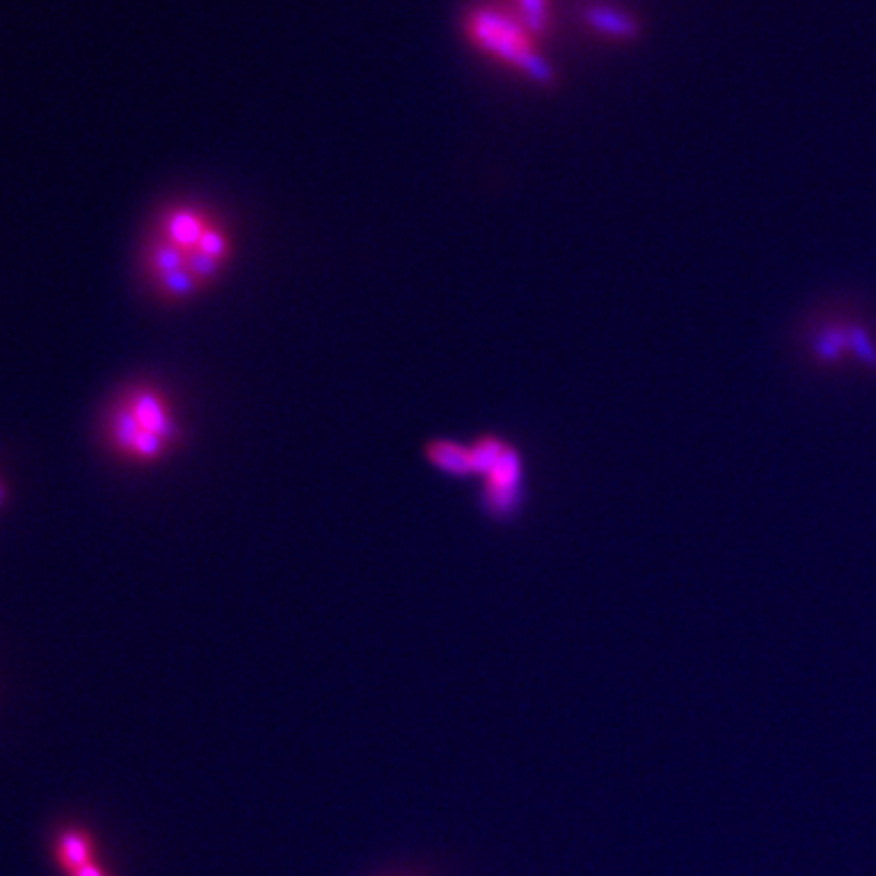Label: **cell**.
Instances as JSON below:
<instances>
[{
    "label": "cell",
    "instance_id": "obj_7",
    "mask_svg": "<svg viewBox=\"0 0 876 876\" xmlns=\"http://www.w3.org/2000/svg\"><path fill=\"white\" fill-rule=\"evenodd\" d=\"M587 22L594 27V30L602 32L604 37L636 39L640 35V27L636 20L609 8H592L587 13Z\"/></svg>",
    "mask_w": 876,
    "mask_h": 876
},
{
    "label": "cell",
    "instance_id": "obj_1",
    "mask_svg": "<svg viewBox=\"0 0 876 876\" xmlns=\"http://www.w3.org/2000/svg\"><path fill=\"white\" fill-rule=\"evenodd\" d=\"M232 217L200 198L164 200L144 224L134 268L139 288L164 307H181L217 288L237 261Z\"/></svg>",
    "mask_w": 876,
    "mask_h": 876
},
{
    "label": "cell",
    "instance_id": "obj_3",
    "mask_svg": "<svg viewBox=\"0 0 876 876\" xmlns=\"http://www.w3.org/2000/svg\"><path fill=\"white\" fill-rule=\"evenodd\" d=\"M465 35L475 49L502 64L504 69L521 73L543 88L555 81L553 69L538 52V39L509 8L507 13L494 10L490 5L470 10L465 18Z\"/></svg>",
    "mask_w": 876,
    "mask_h": 876
},
{
    "label": "cell",
    "instance_id": "obj_10",
    "mask_svg": "<svg viewBox=\"0 0 876 876\" xmlns=\"http://www.w3.org/2000/svg\"><path fill=\"white\" fill-rule=\"evenodd\" d=\"M73 876H112L108 869L103 867V864L100 862H93L91 867H86V869H81V872H76Z\"/></svg>",
    "mask_w": 876,
    "mask_h": 876
},
{
    "label": "cell",
    "instance_id": "obj_6",
    "mask_svg": "<svg viewBox=\"0 0 876 876\" xmlns=\"http://www.w3.org/2000/svg\"><path fill=\"white\" fill-rule=\"evenodd\" d=\"M424 456L438 473L453 477H468L470 470V446L453 441V438H438L424 446Z\"/></svg>",
    "mask_w": 876,
    "mask_h": 876
},
{
    "label": "cell",
    "instance_id": "obj_4",
    "mask_svg": "<svg viewBox=\"0 0 876 876\" xmlns=\"http://www.w3.org/2000/svg\"><path fill=\"white\" fill-rule=\"evenodd\" d=\"M470 446L468 477L480 480V502L494 521H507L524 507L526 460L524 453L497 434H482Z\"/></svg>",
    "mask_w": 876,
    "mask_h": 876
},
{
    "label": "cell",
    "instance_id": "obj_8",
    "mask_svg": "<svg viewBox=\"0 0 876 876\" xmlns=\"http://www.w3.org/2000/svg\"><path fill=\"white\" fill-rule=\"evenodd\" d=\"M511 13L516 15L526 27L531 30V35L541 42L548 32L550 22V0H511Z\"/></svg>",
    "mask_w": 876,
    "mask_h": 876
},
{
    "label": "cell",
    "instance_id": "obj_2",
    "mask_svg": "<svg viewBox=\"0 0 876 876\" xmlns=\"http://www.w3.org/2000/svg\"><path fill=\"white\" fill-rule=\"evenodd\" d=\"M95 443L122 468H156L166 463L185 443L178 397L149 375L127 380L98 409Z\"/></svg>",
    "mask_w": 876,
    "mask_h": 876
},
{
    "label": "cell",
    "instance_id": "obj_9",
    "mask_svg": "<svg viewBox=\"0 0 876 876\" xmlns=\"http://www.w3.org/2000/svg\"><path fill=\"white\" fill-rule=\"evenodd\" d=\"M10 497H13V482H10L8 473H5V468L0 465V511L8 507Z\"/></svg>",
    "mask_w": 876,
    "mask_h": 876
},
{
    "label": "cell",
    "instance_id": "obj_5",
    "mask_svg": "<svg viewBox=\"0 0 876 876\" xmlns=\"http://www.w3.org/2000/svg\"><path fill=\"white\" fill-rule=\"evenodd\" d=\"M52 855L56 859V867L61 869L64 876H73L81 869L91 867L98 859V840L91 830H86L83 825H66L56 833Z\"/></svg>",
    "mask_w": 876,
    "mask_h": 876
}]
</instances>
